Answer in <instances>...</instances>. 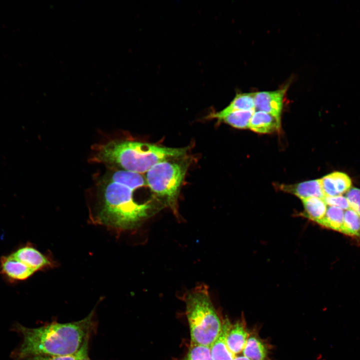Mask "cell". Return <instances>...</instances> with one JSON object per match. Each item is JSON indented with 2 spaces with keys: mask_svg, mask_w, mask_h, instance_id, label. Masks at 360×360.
I'll use <instances>...</instances> for the list:
<instances>
[{
  "mask_svg": "<svg viewBox=\"0 0 360 360\" xmlns=\"http://www.w3.org/2000/svg\"><path fill=\"white\" fill-rule=\"evenodd\" d=\"M92 311L84 318L72 322H52L30 328L18 323L12 330L22 338L12 351L13 360H25L39 356H60L76 353L90 338L96 328Z\"/></svg>",
  "mask_w": 360,
  "mask_h": 360,
  "instance_id": "1",
  "label": "cell"
},
{
  "mask_svg": "<svg viewBox=\"0 0 360 360\" xmlns=\"http://www.w3.org/2000/svg\"><path fill=\"white\" fill-rule=\"evenodd\" d=\"M146 184L140 174L116 168L108 172L100 184L96 223L120 230L136 228L151 209L149 203L134 198V191Z\"/></svg>",
  "mask_w": 360,
  "mask_h": 360,
  "instance_id": "2",
  "label": "cell"
},
{
  "mask_svg": "<svg viewBox=\"0 0 360 360\" xmlns=\"http://www.w3.org/2000/svg\"><path fill=\"white\" fill-rule=\"evenodd\" d=\"M188 147L174 148L134 140H114L94 148L91 160L126 171L142 174L156 164L180 158Z\"/></svg>",
  "mask_w": 360,
  "mask_h": 360,
  "instance_id": "3",
  "label": "cell"
},
{
  "mask_svg": "<svg viewBox=\"0 0 360 360\" xmlns=\"http://www.w3.org/2000/svg\"><path fill=\"white\" fill-rule=\"evenodd\" d=\"M190 344L210 347L222 326L214 306L208 288L200 285L188 292L184 298Z\"/></svg>",
  "mask_w": 360,
  "mask_h": 360,
  "instance_id": "4",
  "label": "cell"
},
{
  "mask_svg": "<svg viewBox=\"0 0 360 360\" xmlns=\"http://www.w3.org/2000/svg\"><path fill=\"white\" fill-rule=\"evenodd\" d=\"M188 164L184 160H164L152 166L145 176L146 183L150 190L176 214L180 188Z\"/></svg>",
  "mask_w": 360,
  "mask_h": 360,
  "instance_id": "5",
  "label": "cell"
},
{
  "mask_svg": "<svg viewBox=\"0 0 360 360\" xmlns=\"http://www.w3.org/2000/svg\"><path fill=\"white\" fill-rule=\"evenodd\" d=\"M288 88L254 93L255 110L268 113L280 120L284 98Z\"/></svg>",
  "mask_w": 360,
  "mask_h": 360,
  "instance_id": "6",
  "label": "cell"
},
{
  "mask_svg": "<svg viewBox=\"0 0 360 360\" xmlns=\"http://www.w3.org/2000/svg\"><path fill=\"white\" fill-rule=\"evenodd\" d=\"M12 254L35 272L52 268L54 264L50 258L28 242Z\"/></svg>",
  "mask_w": 360,
  "mask_h": 360,
  "instance_id": "7",
  "label": "cell"
},
{
  "mask_svg": "<svg viewBox=\"0 0 360 360\" xmlns=\"http://www.w3.org/2000/svg\"><path fill=\"white\" fill-rule=\"evenodd\" d=\"M34 272L12 254L0 258V274L12 282L26 280Z\"/></svg>",
  "mask_w": 360,
  "mask_h": 360,
  "instance_id": "8",
  "label": "cell"
},
{
  "mask_svg": "<svg viewBox=\"0 0 360 360\" xmlns=\"http://www.w3.org/2000/svg\"><path fill=\"white\" fill-rule=\"evenodd\" d=\"M322 188L325 196H342L351 188L352 180L346 174L334 172L320 179Z\"/></svg>",
  "mask_w": 360,
  "mask_h": 360,
  "instance_id": "9",
  "label": "cell"
},
{
  "mask_svg": "<svg viewBox=\"0 0 360 360\" xmlns=\"http://www.w3.org/2000/svg\"><path fill=\"white\" fill-rule=\"evenodd\" d=\"M280 188L284 192H290L301 200L315 197L324 198L320 179L304 182L294 184H282Z\"/></svg>",
  "mask_w": 360,
  "mask_h": 360,
  "instance_id": "10",
  "label": "cell"
},
{
  "mask_svg": "<svg viewBox=\"0 0 360 360\" xmlns=\"http://www.w3.org/2000/svg\"><path fill=\"white\" fill-rule=\"evenodd\" d=\"M232 326L228 319L222 321L220 332L210 346L212 360H234L235 354L230 350L226 341V336Z\"/></svg>",
  "mask_w": 360,
  "mask_h": 360,
  "instance_id": "11",
  "label": "cell"
},
{
  "mask_svg": "<svg viewBox=\"0 0 360 360\" xmlns=\"http://www.w3.org/2000/svg\"><path fill=\"white\" fill-rule=\"evenodd\" d=\"M280 120L262 111L255 110L249 123L252 130L260 134H269L278 131Z\"/></svg>",
  "mask_w": 360,
  "mask_h": 360,
  "instance_id": "12",
  "label": "cell"
},
{
  "mask_svg": "<svg viewBox=\"0 0 360 360\" xmlns=\"http://www.w3.org/2000/svg\"><path fill=\"white\" fill-rule=\"evenodd\" d=\"M254 111L236 110L226 113L218 112H211L206 117L208 119H217L235 128L244 129L248 128L250 121Z\"/></svg>",
  "mask_w": 360,
  "mask_h": 360,
  "instance_id": "13",
  "label": "cell"
},
{
  "mask_svg": "<svg viewBox=\"0 0 360 360\" xmlns=\"http://www.w3.org/2000/svg\"><path fill=\"white\" fill-rule=\"evenodd\" d=\"M248 338V334L242 324L236 323L232 325L226 336V344L234 354L242 352Z\"/></svg>",
  "mask_w": 360,
  "mask_h": 360,
  "instance_id": "14",
  "label": "cell"
},
{
  "mask_svg": "<svg viewBox=\"0 0 360 360\" xmlns=\"http://www.w3.org/2000/svg\"><path fill=\"white\" fill-rule=\"evenodd\" d=\"M307 217L316 222L322 218L326 212V204L323 198L312 197L302 200Z\"/></svg>",
  "mask_w": 360,
  "mask_h": 360,
  "instance_id": "15",
  "label": "cell"
},
{
  "mask_svg": "<svg viewBox=\"0 0 360 360\" xmlns=\"http://www.w3.org/2000/svg\"><path fill=\"white\" fill-rule=\"evenodd\" d=\"M255 110L254 93H238L236 94L230 104L220 111L226 113L236 110Z\"/></svg>",
  "mask_w": 360,
  "mask_h": 360,
  "instance_id": "16",
  "label": "cell"
},
{
  "mask_svg": "<svg viewBox=\"0 0 360 360\" xmlns=\"http://www.w3.org/2000/svg\"><path fill=\"white\" fill-rule=\"evenodd\" d=\"M343 210L334 206H329L324 217L317 222L320 225L340 232L344 222Z\"/></svg>",
  "mask_w": 360,
  "mask_h": 360,
  "instance_id": "17",
  "label": "cell"
},
{
  "mask_svg": "<svg viewBox=\"0 0 360 360\" xmlns=\"http://www.w3.org/2000/svg\"><path fill=\"white\" fill-rule=\"evenodd\" d=\"M242 353L250 360H265L267 356L264 344L254 336L248 338Z\"/></svg>",
  "mask_w": 360,
  "mask_h": 360,
  "instance_id": "18",
  "label": "cell"
},
{
  "mask_svg": "<svg viewBox=\"0 0 360 360\" xmlns=\"http://www.w3.org/2000/svg\"><path fill=\"white\" fill-rule=\"evenodd\" d=\"M340 232L348 236H360V216L350 208L346 210Z\"/></svg>",
  "mask_w": 360,
  "mask_h": 360,
  "instance_id": "19",
  "label": "cell"
},
{
  "mask_svg": "<svg viewBox=\"0 0 360 360\" xmlns=\"http://www.w3.org/2000/svg\"><path fill=\"white\" fill-rule=\"evenodd\" d=\"M184 360H212L210 347L190 344Z\"/></svg>",
  "mask_w": 360,
  "mask_h": 360,
  "instance_id": "20",
  "label": "cell"
},
{
  "mask_svg": "<svg viewBox=\"0 0 360 360\" xmlns=\"http://www.w3.org/2000/svg\"><path fill=\"white\" fill-rule=\"evenodd\" d=\"M346 197L350 208L360 216V189L356 188H350L347 192Z\"/></svg>",
  "mask_w": 360,
  "mask_h": 360,
  "instance_id": "21",
  "label": "cell"
},
{
  "mask_svg": "<svg viewBox=\"0 0 360 360\" xmlns=\"http://www.w3.org/2000/svg\"><path fill=\"white\" fill-rule=\"evenodd\" d=\"M324 200L329 206H334L342 210L350 209L349 204L346 197L342 196H325Z\"/></svg>",
  "mask_w": 360,
  "mask_h": 360,
  "instance_id": "22",
  "label": "cell"
},
{
  "mask_svg": "<svg viewBox=\"0 0 360 360\" xmlns=\"http://www.w3.org/2000/svg\"><path fill=\"white\" fill-rule=\"evenodd\" d=\"M78 352L76 354L60 356H39L28 358L25 360H78Z\"/></svg>",
  "mask_w": 360,
  "mask_h": 360,
  "instance_id": "23",
  "label": "cell"
},
{
  "mask_svg": "<svg viewBox=\"0 0 360 360\" xmlns=\"http://www.w3.org/2000/svg\"><path fill=\"white\" fill-rule=\"evenodd\" d=\"M88 341H86L78 351V360H91L88 354Z\"/></svg>",
  "mask_w": 360,
  "mask_h": 360,
  "instance_id": "24",
  "label": "cell"
},
{
  "mask_svg": "<svg viewBox=\"0 0 360 360\" xmlns=\"http://www.w3.org/2000/svg\"><path fill=\"white\" fill-rule=\"evenodd\" d=\"M234 360H250L244 356H235Z\"/></svg>",
  "mask_w": 360,
  "mask_h": 360,
  "instance_id": "25",
  "label": "cell"
}]
</instances>
